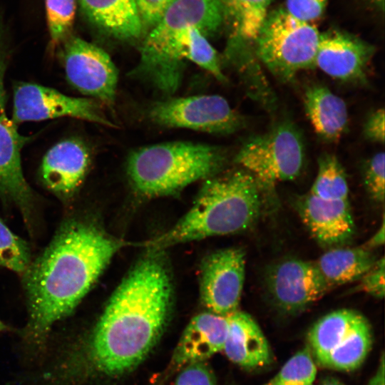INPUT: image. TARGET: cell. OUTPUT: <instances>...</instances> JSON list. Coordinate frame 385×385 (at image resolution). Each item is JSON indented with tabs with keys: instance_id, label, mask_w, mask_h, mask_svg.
<instances>
[{
	"instance_id": "cell-1",
	"label": "cell",
	"mask_w": 385,
	"mask_h": 385,
	"mask_svg": "<svg viewBox=\"0 0 385 385\" xmlns=\"http://www.w3.org/2000/svg\"><path fill=\"white\" fill-rule=\"evenodd\" d=\"M172 286L162 258L140 260L112 294L73 362L84 379H113L135 369L163 334L171 307Z\"/></svg>"
},
{
	"instance_id": "cell-2",
	"label": "cell",
	"mask_w": 385,
	"mask_h": 385,
	"mask_svg": "<svg viewBox=\"0 0 385 385\" xmlns=\"http://www.w3.org/2000/svg\"><path fill=\"white\" fill-rule=\"evenodd\" d=\"M122 243L92 222L71 219L24 273L27 337L42 342L53 324L70 314Z\"/></svg>"
},
{
	"instance_id": "cell-3",
	"label": "cell",
	"mask_w": 385,
	"mask_h": 385,
	"mask_svg": "<svg viewBox=\"0 0 385 385\" xmlns=\"http://www.w3.org/2000/svg\"><path fill=\"white\" fill-rule=\"evenodd\" d=\"M260 185L245 170L205 181L190 210L168 232L148 242L153 250L244 231L257 219Z\"/></svg>"
},
{
	"instance_id": "cell-4",
	"label": "cell",
	"mask_w": 385,
	"mask_h": 385,
	"mask_svg": "<svg viewBox=\"0 0 385 385\" xmlns=\"http://www.w3.org/2000/svg\"><path fill=\"white\" fill-rule=\"evenodd\" d=\"M225 162V153L218 147L174 141L135 150L128 157L127 171L137 191L146 197H159L212 176Z\"/></svg>"
},
{
	"instance_id": "cell-5",
	"label": "cell",
	"mask_w": 385,
	"mask_h": 385,
	"mask_svg": "<svg viewBox=\"0 0 385 385\" xmlns=\"http://www.w3.org/2000/svg\"><path fill=\"white\" fill-rule=\"evenodd\" d=\"M320 32L314 24L298 20L283 8L269 12L254 41L258 59L279 80H292L314 67Z\"/></svg>"
},
{
	"instance_id": "cell-6",
	"label": "cell",
	"mask_w": 385,
	"mask_h": 385,
	"mask_svg": "<svg viewBox=\"0 0 385 385\" xmlns=\"http://www.w3.org/2000/svg\"><path fill=\"white\" fill-rule=\"evenodd\" d=\"M235 160L253 175L261 188L294 180L304 165L302 135L292 123L282 122L267 133L247 140Z\"/></svg>"
},
{
	"instance_id": "cell-7",
	"label": "cell",
	"mask_w": 385,
	"mask_h": 385,
	"mask_svg": "<svg viewBox=\"0 0 385 385\" xmlns=\"http://www.w3.org/2000/svg\"><path fill=\"white\" fill-rule=\"evenodd\" d=\"M149 115L154 123L161 126L217 134L232 133L243 123L227 101L219 95L192 96L157 102L151 107Z\"/></svg>"
},
{
	"instance_id": "cell-8",
	"label": "cell",
	"mask_w": 385,
	"mask_h": 385,
	"mask_svg": "<svg viewBox=\"0 0 385 385\" xmlns=\"http://www.w3.org/2000/svg\"><path fill=\"white\" fill-rule=\"evenodd\" d=\"M62 54L66 78L74 88L107 105L113 104L118 71L104 50L71 35L63 42Z\"/></svg>"
},
{
	"instance_id": "cell-9",
	"label": "cell",
	"mask_w": 385,
	"mask_h": 385,
	"mask_svg": "<svg viewBox=\"0 0 385 385\" xmlns=\"http://www.w3.org/2000/svg\"><path fill=\"white\" fill-rule=\"evenodd\" d=\"M71 117L103 125L115 126L97 102L66 96L43 86L19 83L14 91L11 120L17 123Z\"/></svg>"
},
{
	"instance_id": "cell-10",
	"label": "cell",
	"mask_w": 385,
	"mask_h": 385,
	"mask_svg": "<svg viewBox=\"0 0 385 385\" xmlns=\"http://www.w3.org/2000/svg\"><path fill=\"white\" fill-rule=\"evenodd\" d=\"M245 277V255L241 249L216 251L204 260L200 274V297L212 313L226 316L236 310Z\"/></svg>"
},
{
	"instance_id": "cell-11",
	"label": "cell",
	"mask_w": 385,
	"mask_h": 385,
	"mask_svg": "<svg viewBox=\"0 0 385 385\" xmlns=\"http://www.w3.org/2000/svg\"><path fill=\"white\" fill-rule=\"evenodd\" d=\"M267 286L277 305L287 313L304 309L330 289L314 262L294 258L280 261L271 269Z\"/></svg>"
},
{
	"instance_id": "cell-12",
	"label": "cell",
	"mask_w": 385,
	"mask_h": 385,
	"mask_svg": "<svg viewBox=\"0 0 385 385\" xmlns=\"http://www.w3.org/2000/svg\"><path fill=\"white\" fill-rule=\"evenodd\" d=\"M374 47L346 31L332 29L320 33L314 67L333 78L362 82Z\"/></svg>"
},
{
	"instance_id": "cell-13",
	"label": "cell",
	"mask_w": 385,
	"mask_h": 385,
	"mask_svg": "<svg viewBox=\"0 0 385 385\" xmlns=\"http://www.w3.org/2000/svg\"><path fill=\"white\" fill-rule=\"evenodd\" d=\"M224 20L221 0H176L151 28L140 53L153 51L190 28L207 37L217 31Z\"/></svg>"
},
{
	"instance_id": "cell-14",
	"label": "cell",
	"mask_w": 385,
	"mask_h": 385,
	"mask_svg": "<svg viewBox=\"0 0 385 385\" xmlns=\"http://www.w3.org/2000/svg\"><path fill=\"white\" fill-rule=\"evenodd\" d=\"M227 333V315L208 311L195 316L185 327L174 349L167 376L188 365L205 362L222 351Z\"/></svg>"
},
{
	"instance_id": "cell-15",
	"label": "cell",
	"mask_w": 385,
	"mask_h": 385,
	"mask_svg": "<svg viewBox=\"0 0 385 385\" xmlns=\"http://www.w3.org/2000/svg\"><path fill=\"white\" fill-rule=\"evenodd\" d=\"M296 209L313 237L323 246L343 245L354 235V222L348 200H323L309 192L297 200Z\"/></svg>"
},
{
	"instance_id": "cell-16",
	"label": "cell",
	"mask_w": 385,
	"mask_h": 385,
	"mask_svg": "<svg viewBox=\"0 0 385 385\" xmlns=\"http://www.w3.org/2000/svg\"><path fill=\"white\" fill-rule=\"evenodd\" d=\"M90 153L81 140L58 142L43 156L40 176L43 185L61 198H70L80 186L90 164Z\"/></svg>"
},
{
	"instance_id": "cell-17",
	"label": "cell",
	"mask_w": 385,
	"mask_h": 385,
	"mask_svg": "<svg viewBox=\"0 0 385 385\" xmlns=\"http://www.w3.org/2000/svg\"><path fill=\"white\" fill-rule=\"evenodd\" d=\"M25 142L16 125L4 113H0V195L14 202L29 222L34 197L21 167V150Z\"/></svg>"
},
{
	"instance_id": "cell-18",
	"label": "cell",
	"mask_w": 385,
	"mask_h": 385,
	"mask_svg": "<svg viewBox=\"0 0 385 385\" xmlns=\"http://www.w3.org/2000/svg\"><path fill=\"white\" fill-rule=\"evenodd\" d=\"M227 318L228 333L222 350L226 356L246 369L270 364L272 356L268 342L252 317L237 309Z\"/></svg>"
},
{
	"instance_id": "cell-19",
	"label": "cell",
	"mask_w": 385,
	"mask_h": 385,
	"mask_svg": "<svg viewBox=\"0 0 385 385\" xmlns=\"http://www.w3.org/2000/svg\"><path fill=\"white\" fill-rule=\"evenodd\" d=\"M89 21L120 40H133L145 30L135 0H78Z\"/></svg>"
},
{
	"instance_id": "cell-20",
	"label": "cell",
	"mask_w": 385,
	"mask_h": 385,
	"mask_svg": "<svg viewBox=\"0 0 385 385\" xmlns=\"http://www.w3.org/2000/svg\"><path fill=\"white\" fill-rule=\"evenodd\" d=\"M304 106L316 133L327 141L338 140L348 124L345 102L327 87L312 85L304 95Z\"/></svg>"
},
{
	"instance_id": "cell-21",
	"label": "cell",
	"mask_w": 385,
	"mask_h": 385,
	"mask_svg": "<svg viewBox=\"0 0 385 385\" xmlns=\"http://www.w3.org/2000/svg\"><path fill=\"white\" fill-rule=\"evenodd\" d=\"M377 260L372 250L359 247H334L314 261L331 288L359 280Z\"/></svg>"
},
{
	"instance_id": "cell-22",
	"label": "cell",
	"mask_w": 385,
	"mask_h": 385,
	"mask_svg": "<svg viewBox=\"0 0 385 385\" xmlns=\"http://www.w3.org/2000/svg\"><path fill=\"white\" fill-rule=\"evenodd\" d=\"M363 317L359 312L342 309L319 319L308 333L309 348L322 366L329 353L344 339Z\"/></svg>"
},
{
	"instance_id": "cell-23",
	"label": "cell",
	"mask_w": 385,
	"mask_h": 385,
	"mask_svg": "<svg viewBox=\"0 0 385 385\" xmlns=\"http://www.w3.org/2000/svg\"><path fill=\"white\" fill-rule=\"evenodd\" d=\"M272 0H221L225 20L237 43H254Z\"/></svg>"
},
{
	"instance_id": "cell-24",
	"label": "cell",
	"mask_w": 385,
	"mask_h": 385,
	"mask_svg": "<svg viewBox=\"0 0 385 385\" xmlns=\"http://www.w3.org/2000/svg\"><path fill=\"white\" fill-rule=\"evenodd\" d=\"M371 327L363 317L329 353L322 366L340 371L355 369L364 361L371 349Z\"/></svg>"
},
{
	"instance_id": "cell-25",
	"label": "cell",
	"mask_w": 385,
	"mask_h": 385,
	"mask_svg": "<svg viewBox=\"0 0 385 385\" xmlns=\"http://www.w3.org/2000/svg\"><path fill=\"white\" fill-rule=\"evenodd\" d=\"M309 193L323 200H348L346 173L334 155L324 154L319 158L317 176Z\"/></svg>"
},
{
	"instance_id": "cell-26",
	"label": "cell",
	"mask_w": 385,
	"mask_h": 385,
	"mask_svg": "<svg viewBox=\"0 0 385 385\" xmlns=\"http://www.w3.org/2000/svg\"><path fill=\"white\" fill-rule=\"evenodd\" d=\"M317 367L309 346L297 351L267 383L268 385H312Z\"/></svg>"
},
{
	"instance_id": "cell-27",
	"label": "cell",
	"mask_w": 385,
	"mask_h": 385,
	"mask_svg": "<svg viewBox=\"0 0 385 385\" xmlns=\"http://www.w3.org/2000/svg\"><path fill=\"white\" fill-rule=\"evenodd\" d=\"M76 0H46V21L53 46L63 43L73 26Z\"/></svg>"
},
{
	"instance_id": "cell-28",
	"label": "cell",
	"mask_w": 385,
	"mask_h": 385,
	"mask_svg": "<svg viewBox=\"0 0 385 385\" xmlns=\"http://www.w3.org/2000/svg\"><path fill=\"white\" fill-rule=\"evenodd\" d=\"M30 264L27 243L14 234L0 218V267L24 274Z\"/></svg>"
},
{
	"instance_id": "cell-29",
	"label": "cell",
	"mask_w": 385,
	"mask_h": 385,
	"mask_svg": "<svg viewBox=\"0 0 385 385\" xmlns=\"http://www.w3.org/2000/svg\"><path fill=\"white\" fill-rule=\"evenodd\" d=\"M385 155L380 152L368 161L364 171V184L370 196L378 202L385 197Z\"/></svg>"
},
{
	"instance_id": "cell-30",
	"label": "cell",
	"mask_w": 385,
	"mask_h": 385,
	"mask_svg": "<svg viewBox=\"0 0 385 385\" xmlns=\"http://www.w3.org/2000/svg\"><path fill=\"white\" fill-rule=\"evenodd\" d=\"M175 374L167 385H217L215 374L206 362L188 365Z\"/></svg>"
},
{
	"instance_id": "cell-31",
	"label": "cell",
	"mask_w": 385,
	"mask_h": 385,
	"mask_svg": "<svg viewBox=\"0 0 385 385\" xmlns=\"http://www.w3.org/2000/svg\"><path fill=\"white\" fill-rule=\"evenodd\" d=\"M328 0H286L284 9L294 18L314 24L326 9Z\"/></svg>"
},
{
	"instance_id": "cell-32",
	"label": "cell",
	"mask_w": 385,
	"mask_h": 385,
	"mask_svg": "<svg viewBox=\"0 0 385 385\" xmlns=\"http://www.w3.org/2000/svg\"><path fill=\"white\" fill-rule=\"evenodd\" d=\"M359 280V290L376 298H383L385 294V260L378 259L372 267Z\"/></svg>"
},
{
	"instance_id": "cell-33",
	"label": "cell",
	"mask_w": 385,
	"mask_h": 385,
	"mask_svg": "<svg viewBox=\"0 0 385 385\" xmlns=\"http://www.w3.org/2000/svg\"><path fill=\"white\" fill-rule=\"evenodd\" d=\"M144 26L152 28L176 0H135Z\"/></svg>"
},
{
	"instance_id": "cell-34",
	"label": "cell",
	"mask_w": 385,
	"mask_h": 385,
	"mask_svg": "<svg viewBox=\"0 0 385 385\" xmlns=\"http://www.w3.org/2000/svg\"><path fill=\"white\" fill-rule=\"evenodd\" d=\"M384 110L379 108L373 112L365 122L364 133L368 140L384 143Z\"/></svg>"
},
{
	"instance_id": "cell-35",
	"label": "cell",
	"mask_w": 385,
	"mask_h": 385,
	"mask_svg": "<svg viewBox=\"0 0 385 385\" xmlns=\"http://www.w3.org/2000/svg\"><path fill=\"white\" fill-rule=\"evenodd\" d=\"M8 52L3 38H0V113H4L6 92L4 76L8 64Z\"/></svg>"
},
{
	"instance_id": "cell-36",
	"label": "cell",
	"mask_w": 385,
	"mask_h": 385,
	"mask_svg": "<svg viewBox=\"0 0 385 385\" xmlns=\"http://www.w3.org/2000/svg\"><path fill=\"white\" fill-rule=\"evenodd\" d=\"M384 217L383 215L381 226L377 231L371 236L368 241L362 246L368 250H372L384 244L385 240V230H384Z\"/></svg>"
},
{
	"instance_id": "cell-37",
	"label": "cell",
	"mask_w": 385,
	"mask_h": 385,
	"mask_svg": "<svg viewBox=\"0 0 385 385\" xmlns=\"http://www.w3.org/2000/svg\"><path fill=\"white\" fill-rule=\"evenodd\" d=\"M384 356L382 355L379 366L374 376L369 380L367 385H384Z\"/></svg>"
},
{
	"instance_id": "cell-38",
	"label": "cell",
	"mask_w": 385,
	"mask_h": 385,
	"mask_svg": "<svg viewBox=\"0 0 385 385\" xmlns=\"http://www.w3.org/2000/svg\"><path fill=\"white\" fill-rule=\"evenodd\" d=\"M368 3L379 12L383 14L384 10V0H366Z\"/></svg>"
},
{
	"instance_id": "cell-39",
	"label": "cell",
	"mask_w": 385,
	"mask_h": 385,
	"mask_svg": "<svg viewBox=\"0 0 385 385\" xmlns=\"http://www.w3.org/2000/svg\"><path fill=\"white\" fill-rule=\"evenodd\" d=\"M321 385H344L334 379H327L324 380Z\"/></svg>"
},
{
	"instance_id": "cell-40",
	"label": "cell",
	"mask_w": 385,
	"mask_h": 385,
	"mask_svg": "<svg viewBox=\"0 0 385 385\" xmlns=\"http://www.w3.org/2000/svg\"><path fill=\"white\" fill-rule=\"evenodd\" d=\"M8 329V327L0 320V332L6 331Z\"/></svg>"
},
{
	"instance_id": "cell-41",
	"label": "cell",
	"mask_w": 385,
	"mask_h": 385,
	"mask_svg": "<svg viewBox=\"0 0 385 385\" xmlns=\"http://www.w3.org/2000/svg\"><path fill=\"white\" fill-rule=\"evenodd\" d=\"M265 385H268L267 384H265Z\"/></svg>"
},
{
	"instance_id": "cell-42",
	"label": "cell",
	"mask_w": 385,
	"mask_h": 385,
	"mask_svg": "<svg viewBox=\"0 0 385 385\" xmlns=\"http://www.w3.org/2000/svg\"></svg>"
}]
</instances>
